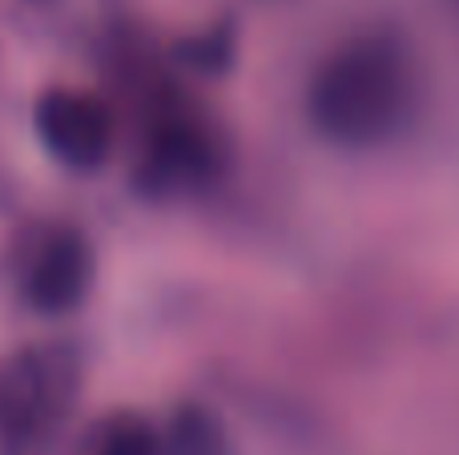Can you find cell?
Segmentation results:
<instances>
[{
	"mask_svg": "<svg viewBox=\"0 0 459 455\" xmlns=\"http://www.w3.org/2000/svg\"><path fill=\"white\" fill-rule=\"evenodd\" d=\"M81 395V351L48 339L0 363V455H56Z\"/></svg>",
	"mask_w": 459,
	"mask_h": 455,
	"instance_id": "2",
	"label": "cell"
},
{
	"mask_svg": "<svg viewBox=\"0 0 459 455\" xmlns=\"http://www.w3.org/2000/svg\"><path fill=\"white\" fill-rule=\"evenodd\" d=\"M32 125L45 150L69 169H101L113 153V109L85 89H48L32 105Z\"/></svg>",
	"mask_w": 459,
	"mask_h": 455,
	"instance_id": "4",
	"label": "cell"
},
{
	"mask_svg": "<svg viewBox=\"0 0 459 455\" xmlns=\"http://www.w3.org/2000/svg\"><path fill=\"white\" fill-rule=\"evenodd\" d=\"M161 448L166 455H226V440L218 419L190 403V408L174 411L166 435H161Z\"/></svg>",
	"mask_w": 459,
	"mask_h": 455,
	"instance_id": "6",
	"label": "cell"
},
{
	"mask_svg": "<svg viewBox=\"0 0 459 455\" xmlns=\"http://www.w3.org/2000/svg\"><path fill=\"white\" fill-rule=\"evenodd\" d=\"M16 287L29 311L37 314H69L85 303L93 287V246L73 226H48L32 234L16 262Z\"/></svg>",
	"mask_w": 459,
	"mask_h": 455,
	"instance_id": "3",
	"label": "cell"
},
{
	"mask_svg": "<svg viewBox=\"0 0 459 455\" xmlns=\"http://www.w3.org/2000/svg\"><path fill=\"white\" fill-rule=\"evenodd\" d=\"M411 101L407 61L391 40L342 48L310 89V117L339 142H375L403 121Z\"/></svg>",
	"mask_w": 459,
	"mask_h": 455,
	"instance_id": "1",
	"label": "cell"
},
{
	"mask_svg": "<svg viewBox=\"0 0 459 455\" xmlns=\"http://www.w3.org/2000/svg\"><path fill=\"white\" fill-rule=\"evenodd\" d=\"M73 455H166L161 432L142 416H105Z\"/></svg>",
	"mask_w": 459,
	"mask_h": 455,
	"instance_id": "5",
	"label": "cell"
}]
</instances>
